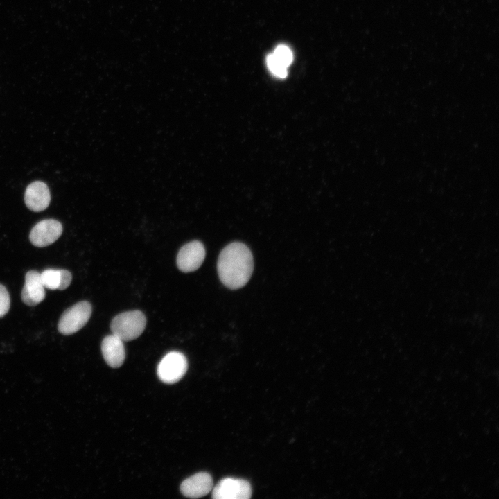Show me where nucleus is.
I'll use <instances>...</instances> for the list:
<instances>
[{"mask_svg":"<svg viewBox=\"0 0 499 499\" xmlns=\"http://www.w3.org/2000/svg\"><path fill=\"white\" fill-rule=\"evenodd\" d=\"M45 288L40 279V273L35 270L28 271L25 276V283L21 291L22 301L30 306H35L45 298Z\"/></svg>","mask_w":499,"mask_h":499,"instance_id":"9d476101","label":"nucleus"},{"mask_svg":"<svg viewBox=\"0 0 499 499\" xmlns=\"http://www.w3.org/2000/svg\"><path fill=\"white\" fill-rule=\"evenodd\" d=\"M250 482L240 478H226L221 480L213 488L214 499H248L252 496Z\"/></svg>","mask_w":499,"mask_h":499,"instance_id":"39448f33","label":"nucleus"},{"mask_svg":"<svg viewBox=\"0 0 499 499\" xmlns=\"http://www.w3.org/2000/svg\"><path fill=\"white\" fill-rule=\"evenodd\" d=\"M24 202L31 211L39 212L45 210L50 204L51 195L47 184L41 181L30 183L24 193Z\"/></svg>","mask_w":499,"mask_h":499,"instance_id":"1a4fd4ad","label":"nucleus"},{"mask_svg":"<svg viewBox=\"0 0 499 499\" xmlns=\"http://www.w3.org/2000/svg\"><path fill=\"white\" fill-rule=\"evenodd\" d=\"M40 279L45 288L59 290L61 282V270H44L40 273Z\"/></svg>","mask_w":499,"mask_h":499,"instance_id":"f8f14e48","label":"nucleus"},{"mask_svg":"<svg viewBox=\"0 0 499 499\" xmlns=\"http://www.w3.org/2000/svg\"><path fill=\"white\" fill-rule=\"evenodd\" d=\"M92 308L88 301H80L67 309L61 315L58 324L59 332L69 335L81 329L88 322Z\"/></svg>","mask_w":499,"mask_h":499,"instance_id":"7ed1b4c3","label":"nucleus"},{"mask_svg":"<svg viewBox=\"0 0 499 499\" xmlns=\"http://www.w3.org/2000/svg\"><path fill=\"white\" fill-rule=\"evenodd\" d=\"M101 351L104 360L112 368L119 367L124 362L125 351L123 341L114 334L104 338Z\"/></svg>","mask_w":499,"mask_h":499,"instance_id":"9b49d317","label":"nucleus"},{"mask_svg":"<svg viewBox=\"0 0 499 499\" xmlns=\"http://www.w3.org/2000/svg\"><path fill=\"white\" fill-rule=\"evenodd\" d=\"M205 249L198 240L183 245L177 256V265L184 272H193L202 265L205 258Z\"/></svg>","mask_w":499,"mask_h":499,"instance_id":"0eeeda50","label":"nucleus"},{"mask_svg":"<svg viewBox=\"0 0 499 499\" xmlns=\"http://www.w3.org/2000/svg\"><path fill=\"white\" fill-rule=\"evenodd\" d=\"M187 368L188 362L184 355L178 351H171L159 362L157 374L163 383L173 384L184 376Z\"/></svg>","mask_w":499,"mask_h":499,"instance_id":"20e7f679","label":"nucleus"},{"mask_svg":"<svg viewBox=\"0 0 499 499\" xmlns=\"http://www.w3.org/2000/svg\"><path fill=\"white\" fill-rule=\"evenodd\" d=\"M254 268L252 254L244 243L234 242L220 253L217 269L221 282L236 290L243 287L250 280Z\"/></svg>","mask_w":499,"mask_h":499,"instance_id":"f257e3e1","label":"nucleus"},{"mask_svg":"<svg viewBox=\"0 0 499 499\" xmlns=\"http://www.w3.org/2000/svg\"><path fill=\"white\" fill-rule=\"evenodd\" d=\"M266 64L269 71L277 78H285L288 75V67L282 64L273 53L266 58Z\"/></svg>","mask_w":499,"mask_h":499,"instance_id":"ddd939ff","label":"nucleus"},{"mask_svg":"<svg viewBox=\"0 0 499 499\" xmlns=\"http://www.w3.org/2000/svg\"><path fill=\"white\" fill-rule=\"evenodd\" d=\"M274 55L286 67H288L293 60V54L290 49L283 44L277 46L274 52Z\"/></svg>","mask_w":499,"mask_h":499,"instance_id":"4468645a","label":"nucleus"},{"mask_svg":"<svg viewBox=\"0 0 499 499\" xmlns=\"http://www.w3.org/2000/svg\"><path fill=\"white\" fill-rule=\"evenodd\" d=\"M72 280V275L71 272L67 270H61V282L59 288L60 290H63L67 288Z\"/></svg>","mask_w":499,"mask_h":499,"instance_id":"dca6fc26","label":"nucleus"},{"mask_svg":"<svg viewBox=\"0 0 499 499\" xmlns=\"http://www.w3.org/2000/svg\"><path fill=\"white\" fill-rule=\"evenodd\" d=\"M146 319L140 310L121 313L115 316L111 322L112 334L123 341H130L137 338L145 329Z\"/></svg>","mask_w":499,"mask_h":499,"instance_id":"f03ea898","label":"nucleus"},{"mask_svg":"<svg viewBox=\"0 0 499 499\" xmlns=\"http://www.w3.org/2000/svg\"><path fill=\"white\" fill-rule=\"evenodd\" d=\"M10 305L9 293L6 287L0 284V317H3L8 312Z\"/></svg>","mask_w":499,"mask_h":499,"instance_id":"2eb2a0df","label":"nucleus"},{"mask_svg":"<svg viewBox=\"0 0 499 499\" xmlns=\"http://www.w3.org/2000/svg\"><path fill=\"white\" fill-rule=\"evenodd\" d=\"M213 488V479L206 472L195 473L184 480L180 486L181 493L191 498H201L208 494Z\"/></svg>","mask_w":499,"mask_h":499,"instance_id":"6e6552de","label":"nucleus"},{"mask_svg":"<svg viewBox=\"0 0 499 499\" xmlns=\"http://www.w3.org/2000/svg\"><path fill=\"white\" fill-rule=\"evenodd\" d=\"M62 224L54 219H45L37 222L29 234L30 243L35 247H44L53 243L61 236Z\"/></svg>","mask_w":499,"mask_h":499,"instance_id":"423d86ee","label":"nucleus"}]
</instances>
